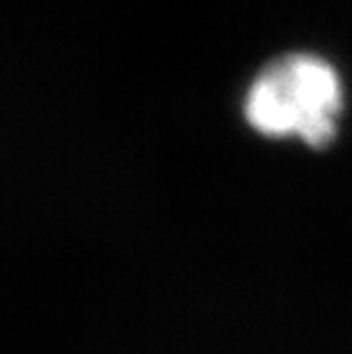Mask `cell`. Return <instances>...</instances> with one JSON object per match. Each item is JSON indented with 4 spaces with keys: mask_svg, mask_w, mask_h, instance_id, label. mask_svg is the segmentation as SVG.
I'll return each mask as SVG.
<instances>
[{
    "mask_svg": "<svg viewBox=\"0 0 352 354\" xmlns=\"http://www.w3.org/2000/svg\"><path fill=\"white\" fill-rule=\"evenodd\" d=\"M346 108L343 80L327 57L286 50L261 64L247 82L241 112L254 133L295 138L309 149L332 145Z\"/></svg>",
    "mask_w": 352,
    "mask_h": 354,
    "instance_id": "1",
    "label": "cell"
}]
</instances>
